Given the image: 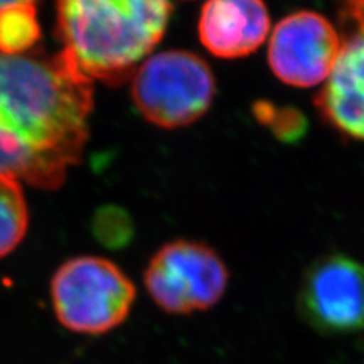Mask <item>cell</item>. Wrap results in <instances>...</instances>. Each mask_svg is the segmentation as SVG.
Instances as JSON below:
<instances>
[{
  "label": "cell",
  "mask_w": 364,
  "mask_h": 364,
  "mask_svg": "<svg viewBox=\"0 0 364 364\" xmlns=\"http://www.w3.org/2000/svg\"><path fill=\"white\" fill-rule=\"evenodd\" d=\"M16 5H36V0H0V11Z\"/></svg>",
  "instance_id": "cell-14"
},
{
  "label": "cell",
  "mask_w": 364,
  "mask_h": 364,
  "mask_svg": "<svg viewBox=\"0 0 364 364\" xmlns=\"http://www.w3.org/2000/svg\"><path fill=\"white\" fill-rule=\"evenodd\" d=\"M198 32L203 48L218 58H243L270 36L269 9L263 0H205Z\"/></svg>",
  "instance_id": "cell-9"
},
{
  "label": "cell",
  "mask_w": 364,
  "mask_h": 364,
  "mask_svg": "<svg viewBox=\"0 0 364 364\" xmlns=\"http://www.w3.org/2000/svg\"><path fill=\"white\" fill-rule=\"evenodd\" d=\"M136 290L114 261L81 255L64 261L50 279L56 321L84 336H102L119 328L131 314Z\"/></svg>",
  "instance_id": "cell-3"
},
{
  "label": "cell",
  "mask_w": 364,
  "mask_h": 364,
  "mask_svg": "<svg viewBox=\"0 0 364 364\" xmlns=\"http://www.w3.org/2000/svg\"><path fill=\"white\" fill-rule=\"evenodd\" d=\"M93 232L97 240L108 247H122L129 243L134 234V226L129 215L122 208H100L93 220Z\"/></svg>",
  "instance_id": "cell-13"
},
{
  "label": "cell",
  "mask_w": 364,
  "mask_h": 364,
  "mask_svg": "<svg viewBox=\"0 0 364 364\" xmlns=\"http://www.w3.org/2000/svg\"><path fill=\"white\" fill-rule=\"evenodd\" d=\"M143 279L159 310L187 316L207 311L220 302L230 282V272L213 247L181 238L156 250Z\"/></svg>",
  "instance_id": "cell-5"
},
{
  "label": "cell",
  "mask_w": 364,
  "mask_h": 364,
  "mask_svg": "<svg viewBox=\"0 0 364 364\" xmlns=\"http://www.w3.org/2000/svg\"><path fill=\"white\" fill-rule=\"evenodd\" d=\"M38 38L36 5H16L0 11V52L25 53L36 48Z\"/></svg>",
  "instance_id": "cell-11"
},
{
  "label": "cell",
  "mask_w": 364,
  "mask_h": 364,
  "mask_svg": "<svg viewBox=\"0 0 364 364\" xmlns=\"http://www.w3.org/2000/svg\"><path fill=\"white\" fill-rule=\"evenodd\" d=\"M341 25L340 53L316 105L333 128L364 141V0H341Z\"/></svg>",
  "instance_id": "cell-8"
},
{
  "label": "cell",
  "mask_w": 364,
  "mask_h": 364,
  "mask_svg": "<svg viewBox=\"0 0 364 364\" xmlns=\"http://www.w3.org/2000/svg\"><path fill=\"white\" fill-rule=\"evenodd\" d=\"M29 228V208L20 181L0 175V259L25 240Z\"/></svg>",
  "instance_id": "cell-10"
},
{
  "label": "cell",
  "mask_w": 364,
  "mask_h": 364,
  "mask_svg": "<svg viewBox=\"0 0 364 364\" xmlns=\"http://www.w3.org/2000/svg\"><path fill=\"white\" fill-rule=\"evenodd\" d=\"M215 96L211 67L188 50H164L147 58L132 75V100L156 127L175 129L199 120Z\"/></svg>",
  "instance_id": "cell-4"
},
{
  "label": "cell",
  "mask_w": 364,
  "mask_h": 364,
  "mask_svg": "<svg viewBox=\"0 0 364 364\" xmlns=\"http://www.w3.org/2000/svg\"><path fill=\"white\" fill-rule=\"evenodd\" d=\"M298 309L322 334L364 331V263L346 254L317 258L304 273Z\"/></svg>",
  "instance_id": "cell-6"
},
{
  "label": "cell",
  "mask_w": 364,
  "mask_h": 364,
  "mask_svg": "<svg viewBox=\"0 0 364 364\" xmlns=\"http://www.w3.org/2000/svg\"><path fill=\"white\" fill-rule=\"evenodd\" d=\"M93 81L65 52H0V175L55 190L82 159Z\"/></svg>",
  "instance_id": "cell-1"
},
{
  "label": "cell",
  "mask_w": 364,
  "mask_h": 364,
  "mask_svg": "<svg viewBox=\"0 0 364 364\" xmlns=\"http://www.w3.org/2000/svg\"><path fill=\"white\" fill-rule=\"evenodd\" d=\"M255 116L279 140L294 141L304 135L305 119L299 111L293 108H278L269 102H258L255 105Z\"/></svg>",
  "instance_id": "cell-12"
},
{
  "label": "cell",
  "mask_w": 364,
  "mask_h": 364,
  "mask_svg": "<svg viewBox=\"0 0 364 364\" xmlns=\"http://www.w3.org/2000/svg\"><path fill=\"white\" fill-rule=\"evenodd\" d=\"M340 48L341 36L331 21L314 11H298L272 31L267 58L279 81L310 88L326 81Z\"/></svg>",
  "instance_id": "cell-7"
},
{
  "label": "cell",
  "mask_w": 364,
  "mask_h": 364,
  "mask_svg": "<svg viewBox=\"0 0 364 364\" xmlns=\"http://www.w3.org/2000/svg\"><path fill=\"white\" fill-rule=\"evenodd\" d=\"M170 0H58L56 36L88 79L120 84L163 40Z\"/></svg>",
  "instance_id": "cell-2"
}]
</instances>
